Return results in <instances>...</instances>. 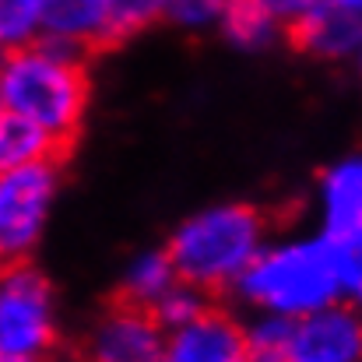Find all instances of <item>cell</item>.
<instances>
[{"label": "cell", "mask_w": 362, "mask_h": 362, "mask_svg": "<svg viewBox=\"0 0 362 362\" xmlns=\"http://www.w3.org/2000/svg\"><path fill=\"white\" fill-rule=\"evenodd\" d=\"M362 292V240L324 233L267 240L236 278L229 296L246 313L299 320L331 303H356Z\"/></svg>", "instance_id": "6da1fadb"}, {"label": "cell", "mask_w": 362, "mask_h": 362, "mask_svg": "<svg viewBox=\"0 0 362 362\" xmlns=\"http://www.w3.org/2000/svg\"><path fill=\"white\" fill-rule=\"evenodd\" d=\"M92 81L81 53L46 39L0 57V113L39 127L60 151L88 117Z\"/></svg>", "instance_id": "7a4b0ae2"}, {"label": "cell", "mask_w": 362, "mask_h": 362, "mask_svg": "<svg viewBox=\"0 0 362 362\" xmlns=\"http://www.w3.org/2000/svg\"><path fill=\"white\" fill-rule=\"evenodd\" d=\"M267 218L246 201H218L187 215L165 243L173 271L180 281L201 288L204 296H226L250 260L264 250Z\"/></svg>", "instance_id": "3957f363"}, {"label": "cell", "mask_w": 362, "mask_h": 362, "mask_svg": "<svg viewBox=\"0 0 362 362\" xmlns=\"http://www.w3.org/2000/svg\"><path fill=\"white\" fill-rule=\"evenodd\" d=\"M60 345L57 288L32 260L0 264V359L49 362Z\"/></svg>", "instance_id": "277c9868"}, {"label": "cell", "mask_w": 362, "mask_h": 362, "mask_svg": "<svg viewBox=\"0 0 362 362\" xmlns=\"http://www.w3.org/2000/svg\"><path fill=\"white\" fill-rule=\"evenodd\" d=\"M60 183L64 176L57 158L0 173V264L32 260V253L42 246Z\"/></svg>", "instance_id": "5b68a950"}, {"label": "cell", "mask_w": 362, "mask_h": 362, "mask_svg": "<svg viewBox=\"0 0 362 362\" xmlns=\"http://www.w3.org/2000/svg\"><path fill=\"white\" fill-rule=\"evenodd\" d=\"M162 341L165 331L158 327L151 310L120 299L92 320L81 352L85 362H158Z\"/></svg>", "instance_id": "8992f818"}, {"label": "cell", "mask_w": 362, "mask_h": 362, "mask_svg": "<svg viewBox=\"0 0 362 362\" xmlns=\"http://www.w3.org/2000/svg\"><path fill=\"white\" fill-rule=\"evenodd\" d=\"M362 317L356 303H331L292 320L285 362H359Z\"/></svg>", "instance_id": "52a82bcc"}, {"label": "cell", "mask_w": 362, "mask_h": 362, "mask_svg": "<svg viewBox=\"0 0 362 362\" xmlns=\"http://www.w3.org/2000/svg\"><path fill=\"white\" fill-rule=\"evenodd\" d=\"M158 362H250L243 345V320L233 310L211 303L187 327L165 331Z\"/></svg>", "instance_id": "ba28073f"}, {"label": "cell", "mask_w": 362, "mask_h": 362, "mask_svg": "<svg viewBox=\"0 0 362 362\" xmlns=\"http://www.w3.org/2000/svg\"><path fill=\"white\" fill-rule=\"evenodd\" d=\"M320 229L331 240H362V155L334 158L317 180Z\"/></svg>", "instance_id": "9c48e42d"}, {"label": "cell", "mask_w": 362, "mask_h": 362, "mask_svg": "<svg viewBox=\"0 0 362 362\" xmlns=\"http://www.w3.org/2000/svg\"><path fill=\"white\" fill-rule=\"evenodd\" d=\"M296 46L324 64H349L356 60L362 49V14L359 11H345L338 4H320L306 21H299L292 28Z\"/></svg>", "instance_id": "30bf717a"}, {"label": "cell", "mask_w": 362, "mask_h": 362, "mask_svg": "<svg viewBox=\"0 0 362 362\" xmlns=\"http://www.w3.org/2000/svg\"><path fill=\"white\" fill-rule=\"evenodd\" d=\"M42 39L71 53H81V57L110 46L103 0H46L42 4Z\"/></svg>", "instance_id": "8fae6325"}, {"label": "cell", "mask_w": 362, "mask_h": 362, "mask_svg": "<svg viewBox=\"0 0 362 362\" xmlns=\"http://www.w3.org/2000/svg\"><path fill=\"white\" fill-rule=\"evenodd\" d=\"M218 32L233 49L243 53H264L285 35V28L271 18V11L260 0H229L218 18Z\"/></svg>", "instance_id": "7c38bea8"}, {"label": "cell", "mask_w": 362, "mask_h": 362, "mask_svg": "<svg viewBox=\"0 0 362 362\" xmlns=\"http://www.w3.org/2000/svg\"><path fill=\"white\" fill-rule=\"evenodd\" d=\"M176 271H173V260L165 253V246H155V250H141L127 260L120 278V299L123 303H134V306H144L151 310L155 299L176 285Z\"/></svg>", "instance_id": "4fadbf2b"}, {"label": "cell", "mask_w": 362, "mask_h": 362, "mask_svg": "<svg viewBox=\"0 0 362 362\" xmlns=\"http://www.w3.org/2000/svg\"><path fill=\"white\" fill-rule=\"evenodd\" d=\"M60 148L32 123L18 120L11 113H0V173L21 169L42 158H57Z\"/></svg>", "instance_id": "5bb4252c"}, {"label": "cell", "mask_w": 362, "mask_h": 362, "mask_svg": "<svg viewBox=\"0 0 362 362\" xmlns=\"http://www.w3.org/2000/svg\"><path fill=\"white\" fill-rule=\"evenodd\" d=\"M103 14H106V42L117 46L158 25L165 14V0H103Z\"/></svg>", "instance_id": "9a60e30c"}, {"label": "cell", "mask_w": 362, "mask_h": 362, "mask_svg": "<svg viewBox=\"0 0 362 362\" xmlns=\"http://www.w3.org/2000/svg\"><path fill=\"white\" fill-rule=\"evenodd\" d=\"M46 0H0V57L42 39Z\"/></svg>", "instance_id": "2e32d148"}, {"label": "cell", "mask_w": 362, "mask_h": 362, "mask_svg": "<svg viewBox=\"0 0 362 362\" xmlns=\"http://www.w3.org/2000/svg\"><path fill=\"white\" fill-rule=\"evenodd\" d=\"M292 320L274 313H250L243 320V345L250 362H285Z\"/></svg>", "instance_id": "e0dca14e"}, {"label": "cell", "mask_w": 362, "mask_h": 362, "mask_svg": "<svg viewBox=\"0 0 362 362\" xmlns=\"http://www.w3.org/2000/svg\"><path fill=\"white\" fill-rule=\"evenodd\" d=\"M208 306H211V296H204L201 288H194L187 281H176L155 299L151 317L158 320L162 331H176V327H187L190 320H197Z\"/></svg>", "instance_id": "ac0fdd59"}, {"label": "cell", "mask_w": 362, "mask_h": 362, "mask_svg": "<svg viewBox=\"0 0 362 362\" xmlns=\"http://www.w3.org/2000/svg\"><path fill=\"white\" fill-rule=\"evenodd\" d=\"M226 4H229V0H165L162 21L176 25L180 32L201 35V32L218 28V18H222Z\"/></svg>", "instance_id": "d6986e66"}, {"label": "cell", "mask_w": 362, "mask_h": 362, "mask_svg": "<svg viewBox=\"0 0 362 362\" xmlns=\"http://www.w3.org/2000/svg\"><path fill=\"white\" fill-rule=\"evenodd\" d=\"M267 11H271V18L285 28V32H292L299 21H306L320 4H327V0H260Z\"/></svg>", "instance_id": "ffe728a7"}, {"label": "cell", "mask_w": 362, "mask_h": 362, "mask_svg": "<svg viewBox=\"0 0 362 362\" xmlns=\"http://www.w3.org/2000/svg\"><path fill=\"white\" fill-rule=\"evenodd\" d=\"M49 362H71V359H49Z\"/></svg>", "instance_id": "44dd1931"}]
</instances>
